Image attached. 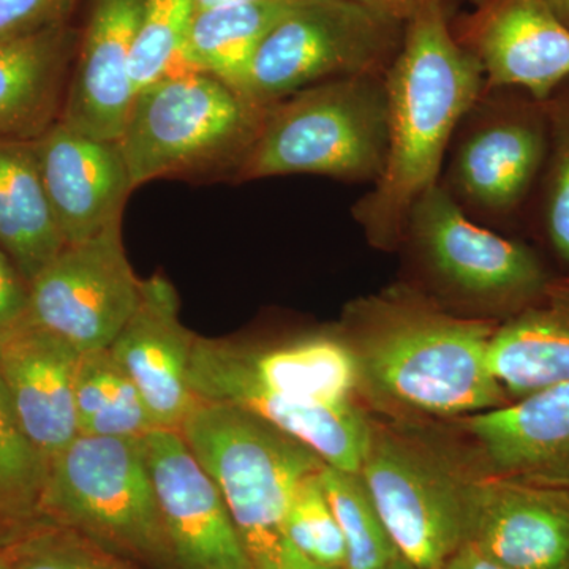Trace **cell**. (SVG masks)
Segmentation results:
<instances>
[{
    "label": "cell",
    "instance_id": "4",
    "mask_svg": "<svg viewBox=\"0 0 569 569\" xmlns=\"http://www.w3.org/2000/svg\"><path fill=\"white\" fill-rule=\"evenodd\" d=\"M388 156L385 77L310 86L264 108L238 181L316 174L376 183Z\"/></svg>",
    "mask_w": 569,
    "mask_h": 569
},
{
    "label": "cell",
    "instance_id": "16",
    "mask_svg": "<svg viewBox=\"0 0 569 569\" xmlns=\"http://www.w3.org/2000/svg\"><path fill=\"white\" fill-rule=\"evenodd\" d=\"M197 339L179 318L173 283L160 276L141 279L132 317L108 350L140 389L157 429H181L197 406L189 383Z\"/></svg>",
    "mask_w": 569,
    "mask_h": 569
},
{
    "label": "cell",
    "instance_id": "9",
    "mask_svg": "<svg viewBox=\"0 0 569 569\" xmlns=\"http://www.w3.org/2000/svg\"><path fill=\"white\" fill-rule=\"evenodd\" d=\"M406 242L441 293L492 320L526 309L550 282L533 250L471 219L441 182L411 208Z\"/></svg>",
    "mask_w": 569,
    "mask_h": 569
},
{
    "label": "cell",
    "instance_id": "15",
    "mask_svg": "<svg viewBox=\"0 0 569 569\" xmlns=\"http://www.w3.org/2000/svg\"><path fill=\"white\" fill-rule=\"evenodd\" d=\"M32 144L67 246L121 224L133 186L118 140L89 137L58 119Z\"/></svg>",
    "mask_w": 569,
    "mask_h": 569
},
{
    "label": "cell",
    "instance_id": "12",
    "mask_svg": "<svg viewBox=\"0 0 569 569\" xmlns=\"http://www.w3.org/2000/svg\"><path fill=\"white\" fill-rule=\"evenodd\" d=\"M466 542L509 568L569 569V479L477 466L468 485Z\"/></svg>",
    "mask_w": 569,
    "mask_h": 569
},
{
    "label": "cell",
    "instance_id": "30",
    "mask_svg": "<svg viewBox=\"0 0 569 569\" xmlns=\"http://www.w3.org/2000/svg\"><path fill=\"white\" fill-rule=\"evenodd\" d=\"M194 13V0H142L130 61L134 93L183 71L182 48Z\"/></svg>",
    "mask_w": 569,
    "mask_h": 569
},
{
    "label": "cell",
    "instance_id": "28",
    "mask_svg": "<svg viewBox=\"0 0 569 569\" xmlns=\"http://www.w3.org/2000/svg\"><path fill=\"white\" fill-rule=\"evenodd\" d=\"M48 459L18 421L0 377V535L40 518Z\"/></svg>",
    "mask_w": 569,
    "mask_h": 569
},
{
    "label": "cell",
    "instance_id": "36",
    "mask_svg": "<svg viewBox=\"0 0 569 569\" xmlns=\"http://www.w3.org/2000/svg\"><path fill=\"white\" fill-rule=\"evenodd\" d=\"M441 569H515L509 568L507 565L492 559L488 553L482 552L473 545L460 546L455 553L447 561H445Z\"/></svg>",
    "mask_w": 569,
    "mask_h": 569
},
{
    "label": "cell",
    "instance_id": "26",
    "mask_svg": "<svg viewBox=\"0 0 569 569\" xmlns=\"http://www.w3.org/2000/svg\"><path fill=\"white\" fill-rule=\"evenodd\" d=\"M74 407L80 436L142 438L157 429L140 389L108 348L80 356Z\"/></svg>",
    "mask_w": 569,
    "mask_h": 569
},
{
    "label": "cell",
    "instance_id": "33",
    "mask_svg": "<svg viewBox=\"0 0 569 569\" xmlns=\"http://www.w3.org/2000/svg\"><path fill=\"white\" fill-rule=\"evenodd\" d=\"M73 0H0V40L63 24Z\"/></svg>",
    "mask_w": 569,
    "mask_h": 569
},
{
    "label": "cell",
    "instance_id": "40",
    "mask_svg": "<svg viewBox=\"0 0 569 569\" xmlns=\"http://www.w3.org/2000/svg\"><path fill=\"white\" fill-rule=\"evenodd\" d=\"M0 569H10L9 561H7L6 552H3L2 546H0Z\"/></svg>",
    "mask_w": 569,
    "mask_h": 569
},
{
    "label": "cell",
    "instance_id": "27",
    "mask_svg": "<svg viewBox=\"0 0 569 569\" xmlns=\"http://www.w3.org/2000/svg\"><path fill=\"white\" fill-rule=\"evenodd\" d=\"M321 485L346 539L347 569H383L402 557L359 471H343L326 463Z\"/></svg>",
    "mask_w": 569,
    "mask_h": 569
},
{
    "label": "cell",
    "instance_id": "19",
    "mask_svg": "<svg viewBox=\"0 0 569 569\" xmlns=\"http://www.w3.org/2000/svg\"><path fill=\"white\" fill-rule=\"evenodd\" d=\"M80 353L26 317L0 336V377L26 437L48 460L80 436L74 378Z\"/></svg>",
    "mask_w": 569,
    "mask_h": 569
},
{
    "label": "cell",
    "instance_id": "29",
    "mask_svg": "<svg viewBox=\"0 0 569 569\" xmlns=\"http://www.w3.org/2000/svg\"><path fill=\"white\" fill-rule=\"evenodd\" d=\"M10 569H137L43 518L0 535Z\"/></svg>",
    "mask_w": 569,
    "mask_h": 569
},
{
    "label": "cell",
    "instance_id": "24",
    "mask_svg": "<svg viewBox=\"0 0 569 569\" xmlns=\"http://www.w3.org/2000/svg\"><path fill=\"white\" fill-rule=\"evenodd\" d=\"M66 246L32 140H0V250L31 283Z\"/></svg>",
    "mask_w": 569,
    "mask_h": 569
},
{
    "label": "cell",
    "instance_id": "3",
    "mask_svg": "<svg viewBox=\"0 0 569 569\" xmlns=\"http://www.w3.org/2000/svg\"><path fill=\"white\" fill-rule=\"evenodd\" d=\"M179 432L219 486L253 569H325L287 531L296 490L326 466L312 448L242 408L201 399Z\"/></svg>",
    "mask_w": 569,
    "mask_h": 569
},
{
    "label": "cell",
    "instance_id": "35",
    "mask_svg": "<svg viewBox=\"0 0 569 569\" xmlns=\"http://www.w3.org/2000/svg\"><path fill=\"white\" fill-rule=\"evenodd\" d=\"M355 2L406 26L411 18L429 7L438 6L449 10L458 0H355Z\"/></svg>",
    "mask_w": 569,
    "mask_h": 569
},
{
    "label": "cell",
    "instance_id": "6",
    "mask_svg": "<svg viewBox=\"0 0 569 569\" xmlns=\"http://www.w3.org/2000/svg\"><path fill=\"white\" fill-rule=\"evenodd\" d=\"M263 110L227 82L181 71L134 93L119 146L133 190L181 176H234Z\"/></svg>",
    "mask_w": 569,
    "mask_h": 569
},
{
    "label": "cell",
    "instance_id": "32",
    "mask_svg": "<svg viewBox=\"0 0 569 569\" xmlns=\"http://www.w3.org/2000/svg\"><path fill=\"white\" fill-rule=\"evenodd\" d=\"M287 531L295 548L318 567L347 569L346 539L326 498L321 471L305 479L296 490Z\"/></svg>",
    "mask_w": 569,
    "mask_h": 569
},
{
    "label": "cell",
    "instance_id": "7",
    "mask_svg": "<svg viewBox=\"0 0 569 569\" xmlns=\"http://www.w3.org/2000/svg\"><path fill=\"white\" fill-rule=\"evenodd\" d=\"M443 443L418 426L370 418L359 470L400 556L419 569H441L467 539L477 466Z\"/></svg>",
    "mask_w": 569,
    "mask_h": 569
},
{
    "label": "cell",
    "instance_id": "10",
    "mask_svg": "<svg viewBox=\"0 0 569 569\" xmlns=\"http://www.w3.org/2000/svg\"><path fill=\"white\" fill-rule=\"evenodd\" d=\"M445 189L477 220L518 212L545 170V102L520 89H485L455 134Z\"/></svg>",
    "mask_w": 569,
    "mask_h": 569
},
{
    "label": "cell",
    "instance_id": "37",
    "mask_svg": "<svg viewBox=\"0 0 569 569\" xmlns=\"http://www.w3.org/2000/svg\"><path fill=\"white\" fill-rule=\"evenodd\" d=\"M260 2V0H194L197 11L216 9V7L238 6V3Z\"/></svg>",
    "mask_w": 569,
    "mask_h": 569
},
{
    "label": "cell",
    "instance_id": "38",
    "mask_svg": "<svg viewBox=\"0 0 569 569\" xmlns=\"http://www.w3.org/2000/svg\"><path fill=\"white\" fill-rule=\"evenodd\" d=\"M545 2L569 29V0H545Z\"/></svg>",
    "mask_w": 569,
    "mask_h": 569
},
{
    "label": "cell",
    "instance_id": "13",
    "mask_svg": "<svg viewBox=\"0 0 569 569\" xmlns=\"http://www.w3.org/2000/svg\"><path fill=\"white\" fill-rule=\"evenodd\" d=\"M164 530L178 569H253L227 501L181 432L141 438Z\"/></svg>",
    "mask_w": 569,
    "mask_h": 569
},
{
    "label": "cell",
    "instance_id": "39",
    "mask_svg": "<svg viewBox=\"0 0 569 569\" xmlns=\"http://www.w3.org/2000/svg\"><path fill=\"white\" fill-rule=\"evenodd\" d=\"M383 569H419L415 567V565H411L410 561H407L403 559V557H399V559L392 561L391 565H388L387 568Z\"/></svg>",
    "mask_w": 569,
    "mask_h": 569
},
{
    "label": "cell",
    "instance_id": "2",
    "mask_svg": "<svg viewBox=\"0 0 569 569\" xmlns=\"http://www.w3.org/2000/svg\"><path fill=\"white\" fill-rule=\"evenodd\" d=\"M385 84L387 163L351 213L370 246L392 252L402 246L411 208L440 183L445 157L460 122L485 92L486 77L456 39L448 10L433 6L407 22Z\"/></svg>",
    "mask_w": 569,
    "mask_h": 569
},
{
    "label": "cell",
    "instance_id": "18",
    "mask_svg": "<svg viewBox=\"0 0 569 569\" xmlns=\"http://www.w3.org/2000/svg\"><path fill=\"white\" fill-rule=\"evenodd\" d=\"M192 361L234 373L268 391L305 402H358V361L339 331L302 336L274 346L198 337Z\"/></svg>",
    "mask_w": 569,
    "mask_h": 569
},
{
    "label": "cell",
    "instance_id": "23",
    "mask_svg": "<svg viewBox=\"0 0 569 569\" xmlns=\"http://www.w3.org/2000/svg\"><path fill=\"white\" fill-rule=\"evenodd\" d=\"M489 369L516 400L569 381V277L550 279L537 301L500 321Z\"/></svg>",
    "mask_w": 569,
    "mask_h": 569
},
{
    "label": "cell",
    "instance_id": "8",
    "mask_svg": "<svg viewBox=\"0 0 569 569\" xmlns=\"http://www.w3.org/2000/svg\"><path fill=\"white\" fill-rule=\"evenodd\" d=\"M406 26L355 0H291L254 51L236 91L264 110L320 82L385 77Z\"/></svg>",
    "mask_w": 569,
    "mask_h": 569
},
{
    "label": "cell",
    "instance_id": "25",
    "mask_svg": "<svg viewBox=\"0 0 569 569\" xmlns=\"http://www.w3.org/2000/svg\"><path fill=\"white\" fill-rule=\"evenodd\" d=\"M291 0H260L194 13L182 48L183 71L212 74L236 89L266 33Z\"/></svg>",
    "mask_w": 569,
    "mask_h": 569
},
{
    "label": "cell",
    "instance_id": "20",
    "mask_svg": "<svg viewBox=\"0 0 569 569\" xmlns=\"http://www.w3.org/2000/svg\"><path fill=\"white\" fill-rule=\"evenodd\" d=\"M190 389L197 399L230 403L263 419L312 448L328 466L361 470L370 417L358 402H305L216 367L190 361Z\"/></svg>",
    "mask_w": 569,
    "mask_h": 569
},
{
    "label": "cell",
    "instance_id": "5",
    "mask_svg": "<svg viewBox=\"0 0 569 569\" xmlns=\"http://www.w3.org/2000/svg\"><path fill=\"white\" fill-rule=\"evenodd\" d=\"M39 512L137 569H178L141 438H74L48 460Z\"/></svg>",
    "mask_w": 569,
    "mask_h": 569
},
{
    "label": "cell",
    "instance_id": "1",
    "mask_svg": "<svg viewBox=\"0 0 569 569\" xmlns=\"http://www.w3.org/2000/svg\"><path fill=\"white\" fill-rule=\"evenodd\" d=\"M498 325L456 316L397 284L351 302L337 331L356 356L366 396L408 413L466 418L511 402L489 369Z\"/></svg>",
    "mask_w": 569,
    "mask_h": 569
},
{
    "label": "cell",
    "instance_id": "17",
    "mask_svg": "<svg viewBox=\"0 0 569 569\" xmlns=\"http://www.w3.org/2000/svg\"><path fill=\"white\" fill-rule=\"evenodd\" d=\"M142 0H89L59 119L78 132L119 140L132 107L130 61Z\"/></svg>",
    "mask_w": 569,
    "mask_h": 569
},
{
    "label": "cell",
    "instance_id": "11",
    "mask_svg": "<svg viewBox=\"0 0 569 569\" xmlns=\"http://www.w3.org/2000/svg\"><path fill=\"white\" fill-rule=\"evenodd\" d=\"M121 224L63 247L29 283V318L80 355L107 350L140 298Z\"/></svg>",
    "mask_w": 569,
    "mask_h": 569
},
{
    "label": "cell",
    "instance_id": "31",
    "mask_svg": "<svg viewBox=\"0 0 569 569\" xmlns=\"http://www.w3.org/2000/svg\"><path fill=\"white\" fill-rule=\"evenodd\" d=\"M549 151L545 164L546 231L557 254L569 264V80L545 100Z\"/></svg>",
    "mask_w": 569,
    "mask_h": 569
},
{
    "label": "cell",
    "instance_id": "21",
    "mask_svg": "<svg viewBox=\"0 0 569 569\" xmlns=\"http://www.w3.org/2000/svg\"><path fill=\"white\" fill-rule=\"evenodd\" d=\"M458 427L482 470L569 479V381L459 418Z\"/></svg>",
    "mask_w": 569,
    "mask_h": 569
},
{
    "label": "cell",
    "instance_id": "34",
    "mask_svg": "<svg viewBox=\"0 0 569 569\" xmlns=\"http://www.w3.org/2000/svg\"><path fill=\"white\" fill-rule=\"evenodd\" d=\"M29 316V283L0 250V336Z\"/></svg>",
    "mask_w": 569,
    "mask_h": 569
},
{
    "label": "cell",
    "instance_id": "22",
    "mask_svg": "<svg viewBox=\"0 0 569 569\" xmlns=\"http://www.w3.org/2000/svg\"><path fill=\"white\" fill-rule=\"evenodd\" d=\"M71 54L66 24L0 40V140H36L58 121Z\"/></svg>",
    "mask_w": 569,
    "mask_h": 569
},
{
    "label": "cell",
    "instance_id": "14",
    "mask_svg": "<svg viewBox=\"0 0 569 569\" xmlns=\"http://www.w3.org/2000/svg\"><path fill=\"white\" fill-rule=\"evenodd\" d=\"M452 32L481 63L486 89H520L545 102L569 80V29L545 0H475Z\"/></svg>",
    "mask_w": 569,
    "mask_h": 569
}]
</instances>
